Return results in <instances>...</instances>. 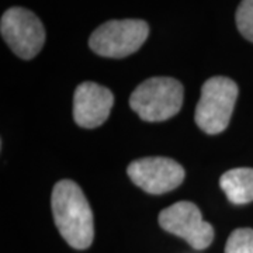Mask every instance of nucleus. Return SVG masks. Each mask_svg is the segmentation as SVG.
<instances>
[{
  "label": "nucleus",
  "mask_w": 253,
  "mask_h": 253,
  "mask_svg": "<svg viewBox=\"0 0 253 253\" xmlns=\"http://www.w3.org/2000/svg\"><path fill=\"white\" fill-rule=\"evenodd\" d=\"M51 206L55 225L73 249H87L94 238L93 212L82 189L72 180L58 181L52 190Z\"/></svg>",
  "instance_id": "nucleus-1"
},
{
  "label": "nucleus",
  "mask_w": 253,
  "mask_h": 253,
  "mask_svg": "<svg viewBox=\"0 0 253 253\" xmlns=\"http://www.w3.org/2000/svg\"><path fill=\"white\" fill-rule=\"evenodd\" d=\"M184 89L173 78H151L142 82L129 97V106L148 123L174 117L183 106Z\"/></svg>",
  "instance_id": "nucleus-2"
},
{
  "label": "nucleus",
  "mask_w": 253,
  "mask_h": 253,
  "mask_svg": "<svg viewBox=\"0 0 253 253\" xmlns=\"http://www.w3.org/2000/svg\"><path fill=\"white\" fill-rule=\"evenodd\" d=\"M238 99V84L225 76L210 78L201 87L194 120L201 131L210 135L225 129Z\"/></svg>",
  "instance_id": "nucleus-3"
},
{
  "label": "nucleus",
  "mask_w": 253,
  "mask_h": 253,
  "mask_svg": "<svg viewBox=\"0 0 253 253\" xmlns=\"http://www.w3.org/2000/svg\"><path fill=\"white\" fill-rule=\"evenodd\" d=\"M149 26L144 20H111L93 31L89 46L93 52L106 58H126L144 45Z\"/></svg>",
  "instance_id": "nucleus-4"
},
{
  "label": "nucleus",
  "mask_w": 253,
  "mask_h": 253,
  "mask_svg": "<svg viewBox=\"0 0 253 253\" xmlns=\"http://www.w3.org/2000/svg\"><path fill=\"white\" fill-rule=\"evenodd\" d=\"M0 31L14 54L21 59H33L44 46L45 30L33 11L11 7L1 16Z\"/></svg>",
  "instance_id": "nucleus-5"
},
{
  "label": "nucleus",
  "mask_w": 253,
  "mask_h": 253,
  "mask_svg": "<svg viewBox=\"0 0 253 253\" xmlns=\"http://www.w3.org/2000/svg\"><path fill=\"white\" fill-rule=\"evenodd\" d=\"M159 225L197 251L207 249L214 239L212 225L203 219L199 207L190 201H179L161 211Z\"/></svg>",
  "instance_id": "nucleus-6"
},
{
  "label": "nucleus",
  "mask_w": 253,
  "mask_h": 253,
  "mask_svg": "<svg viewBox=\"0 0 253 253\" xmlns=\"http://www.w3.org/2000/svg\"><path fill=\"white\" fill-rule=\"evenodd\" d=\"M129 179L149 194H165L179 187L186 172L180 163L170 158H142L129 163Z\"/></svg>",
  "instance_id": "nucleus-7"
},
{
  "label": "nucleus",
  "mask_w": 253,
  "mask_h": 253,
  "mask_svg": "<svg viewBox=\"0 0 253 253\" xmlns=\"http://www.w3.org/2000/svg\"><path fill=\"white\" fill-rule=\"evenodd\" d=\"M113 104L114 96L107 87L83 82L73 96V118L82 128H97L107 121Z\"/></svg>",
  "instance_id": "nucleus-8"
},
{
  "label": "nucleus",
  "mask_w": 253,
  "mask_h": 253,
  "mask_svg": "<svg viewBox=\"0 0 253 253\" xmlns=\"http://www.w3.org/2000/svg\"><path fill=\"white\" fill-rule=\"evenodd\" d=\"M219 186L232 204L236 206L248 204L253 201V169L252 168L231 169L221 176Z\"/></svg>",
  "instance_id": "nucleus-9"
},
{
  "label": "nucleus",
  "mask_w": 253,
  "mask_h": 253,
  "mask_svg": "<svg viewBox=\"0 0 253 253\" xmlns=\"http://www.w3.org/2000/svg\"><path fill=\"white\" fill-rule=\"evenodd\" d=\"M225 253H253V229H235L226 241Z\"/></svg>",
  "instance_id": "nucleus-10"
},
{
  "label": "nucleus",
  "mask_w": 253,
  "mask_h": 253,
  "mask_svg": "<svg viewBox=\"0 0 253 253\" xmlns=\"http://www.w3.org/2000/svg\"><path fill=\"white\" fill-rule=\"evenodd\" d=\"M236 26L242 36L253 42V0H242L236 10Z\"/></svg>",
  "instance_id": "nucleus-11"
}]
</instances>
